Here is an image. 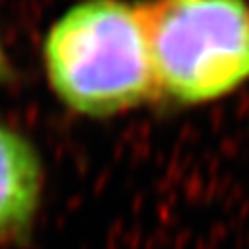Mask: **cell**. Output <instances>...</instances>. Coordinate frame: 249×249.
I'll return each instance as SVG.
<instances>
[{"instance_id": "cell-2", "label": "cell", "mask_w": 249, "mask_h": 249, "mask_svg": "<svg viewBox=\"0 0 249 249\" xmlns=\"http://www.w3.org/2000/svg\"><path fill=\"white\" fill-rule=\"evenodd\" d=\"M157 98L220 100L249 81L248 0L139 2Z\"/></svg>"}, {"instance_id": "cell-3", "label": "cell", "mask_w": 249, "mask_h": 249, "mask_svg": "<svg viewBox=\"0 0 249 249\" xmlns=\"http://www.w3.org/2000/svg\"><path fill=\"white\" fill-rule=\"evenodd\" d=\"M43 194V162L26 135L0 124V244L30 240Z\"/></svg>"}, {"instance_id": "cell-4", "label": "cell", "mask_w": 249, "mask_h": 249, "mask_svg": "<svg viewBox=\"0 0 249 249\" xmlns=\"http://www.w3.org/2000/svg\"><path fill=\"white\" fill-rule=\"evenodd\" d=\"M15 78V71H13V65L9 61L8 53L4 50V46L0 43V83H8Z\"/></svg>"}, {"instance_id": "cell-1", "label": "cell", "mask_w": 249, "mask_h": 249, "mask_svg": "<svg viewBox=\"0 0 249 249\" xmlns=\"http://www.w3.org/2000/svg\"><path fill=\"white\" fill-rule=\"evenodd\" d=\"M52 92L71 111L106 118L157 98L141 8L127 0H81L43 43Z\"/></svg>"}]
</instances>
